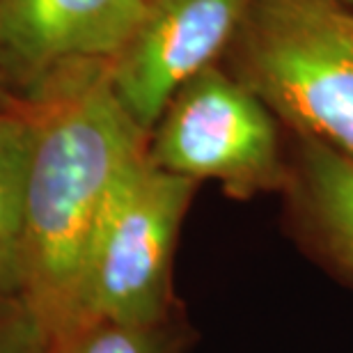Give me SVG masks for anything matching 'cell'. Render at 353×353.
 Here are the masks:
<instances>
[{
	"label": "cell",
	"instance_id": "9c48e42d",
	"mask_svg": "<svg viewBox=\"0 0 353 353\" xmlns=\"http://www.w3.org/2000/svg\"><path fill=\"white\" fill-rule=\"evenodd\" d=\"M159 326L83 319L51 342V353H168Z\"/></svg>",
	"mask_w": 353,
	"mask_h": 353
},
{
	"label": "cell",
	"instance_id": "7c38bea8",
	"mask_svg": "<svg viewBox=\"0 0 353 353\" xmlns=\"http://www.w3.org/2000/svg\"><path fill=\"white\" fill-rule=\"evenodd\" d=\"M10 108V101H7V81L3 74V67H0V110Z\"/></svg>",
	"mask_w": 353,
	"mask_h": 353
},
{
	"label": "cell",
	"instance_id": "52a82bcc",
	"mask_svg": "<svg viewBox=\"0 0 353 353\" xmlns=\"http://www.w3.org/2000/svg\"><path fill=\"white\" fill-rule=\"evenodd\" d=\"M303 183L316 228L333 255L353 273V161L305 140Z\"/></svg>",
	"mask_w": 353,
	"mask_h": 353
},
{
	"label": "cell",
	"instance_id": "6da1fadb",
	"mask_svg": "<svg viewBox=\"0 0 353 353\" xmlns=\"http://www.w3.org/2000/svg\"><path fill=\"white\" fill-rule=\"evenodd\" d=\"M32 108L39 136L17 250L26 303L53 342L81 321V278L97 223L150 136L117 101L105 65L62 83Z\"/></svg>",
	"mask_w": 353,
	"mask_h": 353
},
{
	"label": "cell",
	"instance_id": "4fadbf2b",
	"mask_svg": "<svg viewBox=\"0 0 353 353\" xmlns=\"http://www.w3.org/2000/svg\"><path fill=\"white\" fill-rule=\"evenodd\" d=\"M342 3H347L349 7H353V0H342Z\"/></svg>",
	"mask_w": 353,
	"mask_h": 353
},
{
	"label": "cell",
	"instance_id": "30bf717a",
	"mask_svg": "<svg viewBox=\"0 0 353 353\" xmlns=\"http://www.w3.org/2000/svg\"><path fill=\"white\" fill-rule=\"evenodd\" d=\"M0 353H51V335L28 303L0 316Z\"/></svg>",
	"mask_w": 353,
	"mask_h": 353
},
{
	"label": "cell",
	"instance_id": "8992f818",
	"mask_svg": "<svg viewBox=\"0 0 353 353\" xmlns=\"http://www.w3.org/2000/svg\"><path fill=\"white\" fill-rule=\"evenodd\" d=\"M145 0H0V67L30 101L90 67L108 65L143 14Z\"/></svg>",
	"mask_w": 353,
	"mask_h": 353
},
{
	"label": "cell",
	"instance_id": "5b68a950",
	"mask_svg": "<svg viewBox=\"0 0 353 353\" xmlns=\"http://www.w3.org/2000/svg\"><path fill=\"white\" fill-rule=\"evenodd\" d=\"M248 5L250 0H145L105 76L147 136L174 92L232 46Z\"/></svg>",
	"mask_w": 353,
	"mask_h": 353
},
{
	"label": "cell",
	"instance_id": "3957f363",
	"mask_svg": "<svg viewBox=\"0 0 353 353\" xmlns=\"http://www.w3.org/2000/svg\"><path fill=\"white\" fill-rule=\"evenodd\" d=\"M195 181L154 165L147 152L105 202L81 278V321L161 326L170 305L172 255Z\"/></svg>",
	"mask_w": 353,
	"mask_h": 353
},
{
	"label": "cell",
	"instance_id": "7a4b0ae2",
	"mask_svg": "<svg viewBox=\"0 0 353 353\" xmlns=\"http://www.w3.org/2000/svg\"><path fill=\"white\" fill-rule=\"evenodd\" d=\"M230 48L234 76L268 110L353 161V7L250 0Z\"/></svg>",
	"mask_w": 353,
	"mask_h": 353
},
{
	"label": "cell",
	"instance_id": "8fae6325",
	"mask_svg": "<svg viewBox=\"0 0 353 353\" xmlns=\"http://www.w3.org/2000/svg\"><path fill=\"white\" fill-rule=\"evenodd\" d=\"M26 303V275L17 245H0V316Z\"/></svg>",
	"mask_w": 353,
	"mask_h": 353
},
{
	"label": "cell",
	"instance_id": "277c9868",
	"mask_svg": "<svg viewBox=\"0 0 353 353\" xmlns=\"http://www.w3.org/2000/svg\"><path fill=\"white\" fill-rule=\"evenodd\" d=\"M147 157L161 170L195 183L221 181L236 197L282 183L273 112L245 83L216 65L174 92L147 138Z\"/></svg>",
	"mask_w": 353,
	"mask_h": 353
},
{
	"label": "cell",
	"instance_id": "ba28073f",
	"mask_svg": "<svg viewBox=\"0 0 353 353\" xmlns=\"http://www.w3.org/2000/svg\"><path fill=\"white\" fill-rule=\"evenodd\" d=\"M39 117L32 105L0 110V245H17Z\"/></svg>",
	"mask_w": 353,
	"mask_h": 353
}]
</instances>
